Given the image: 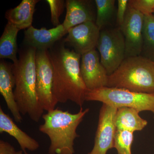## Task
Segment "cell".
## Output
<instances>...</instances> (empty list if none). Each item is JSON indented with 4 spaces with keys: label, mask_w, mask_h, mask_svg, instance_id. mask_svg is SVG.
<instances>
[{
    "label": "cell",
    "mask_w": 154,
    "mask_h": 154,
    "mask_svg": "<svg viewBox=\"0 0 154 154\" xmlns=\"http://www.w3.org/2000/svg\"><path fill=\"white\" fill-rule=\"evenodd\" d=\"M85 101H97L119 108H134L140 112L149 111L154 114V94L137 93L121 88L105 87L88 90Z\"/></svg>",
    "instance_id": "cell-5"
},
{
    "label": "cell",
    "mask_w": 154,
    "mask_h": 154,
    "mask_svg": "<svg viewBox=\"0 0 154 154\" xmlns=\"http://www.w3.org/2000/svg\"><path fill=\"white\" fill-rule=\"evenodd\" d=\"M18 152L8 143L0 140V154H17Z\"/></svg>",
    "instance_id": "cell-25"
},
{
    "label": "cell",
    "mask_w": 154,
    "mask_h": 154,
    "mask_svg": "<svg viewBox=\"0 0 154 154\" xmlns=\"http://www.w3.org/2000/svg\"><path fill=\"white\" fill-rule=\"evenodd\" d=\"M128 5L144 15L154 13V0H130Z\"/></svg>",
    "instance_id": "cell-23"
},
{
    "label": "cell",
    "mask_w": 154,
    "mask_h": 154,
    "mask_svg": "<svg viewBox=\"0 0 154 154\" xmlns=\"http://www.w3.org/2000/svg\"><path fill=\"white\" fill-rule=\"evenodd\" d=\"M118 8L116 14V20L119 27L123 23L125 18L128 8V0H118Z\"/></svg>",
    "instance_id": "cell-24"
},
{
    "label": "cell",
    "mask_w": 154,
    "mask_h": 154,
    "mask_svg": "<svg viewBox=\"0 0 154 154\" xmlns=\"http://www.w3.org/2000/svg\"><path fill=\"white\" fill-rule=\"evenodd\" d=\"M133 133L127 131L116 130L114 148L118 154H132L131 147L133 142Z\"/></svg>",
    "instance_id": "cell-21"
},
{
    "label": "cell",
    "mask_w": 154,
    "mask_h": 154,
    "mask_svg": "<svg viewBox=\"0 0 154 154\" xmlns=\"http://www.w3.org/2000/svg\"><path fill=\"white\" fill-rule=\"evenodd\" d=\"M36 51L35 48L26 46L20 51L18 61L12 65V69L15 80L14 97L19 111L38 122L45 110L37 96Z\"/></svg>",
    "instance_id": "cell-2"
},
{
    "label": "cell",
    "mask_w": 154,
    "mask_h": 154,
    "mask_svg": "<svg viewBox=\"0 0 154 154\" xmlns=\"http://www.w3.org/2000/svg\"><path fill=\"white\" fill-rule=\"evenodd\" d=\"M65 19L62 24L68 30L73 27L88 22H95L96 17L91 2L84 0H67Z\"/></svg>",
    "instance_id": "cell-13"
},
{
    "label": "cell",
    "mask_w": 154,
    "mask_h": 154,
    "mask_svg": "<svg viewBox=\"0 0 154 154\" xmlns=\"http://www.w3.org/2000/svg\"><path fill=\"white\" fill-rule=\"evenodd\" d=\"M107 87L154 94V62L140 55L126 58L108 76Z\"/></svg>",
    "instance_id": "cell-4"
},
{
    "label": "cell",
    "mask_w": 154,
    "mask_h": 154,
    "mask_svg": "<svg viewBox=\"0 0 154 154\" xmlns=\"http://www.w3.org/2000/svg\"></svg>",
    "instance_id": "cell-27"
},
{
    "label": "cell",
    "mask_w": 154,
    "mask_h": 154,
    "mask_svg": "<svg viewBox=\"0 0 154 154\" xmlns=\"http://www.w3.org/2000/svg\"><path fill=\"white\" fill-rule=\"evenodd\" d=\"M80 69L88 90L107 87L108 75L101 63L99 54L96 49L82 55Z\"/></svg>",
    "instance_id": "cell-11"
},
{
    "label": "cell",
    "mask_w": 154,
    "mask_h": 154,
    "mask_svg": "<svg viewBox=\"0 0 154 154\" xmlns=\"http://www.w3.org/2000/svg\"><path fill=\"white\" fill-rule=\"evenodd\" d=\"M38 0H23L16 8L7 11L6 19L19 30L32 26L33 16Z\"/></svg>",
    "instance_id": "cell-16"
},
{
    "label": "cell",
    "mask_w": 154,
    "mask_h": 154,
    "mask_svg": "<svg viewBox=\"0 0 154 154\" xmlns=\"http://www.w3.org/2000/svg\"><path fill=\"white\" fill-rule=\"evenodd\" d=\"M97 48L101 63L110 75L125 59L124 37L119 27L101 30Z\"/></svg>",
    "instance_id": "cell-6"
},
{
    "label": "cell",
    "mask_w": 154,
    "mask_h": 154,
    "mask_svg": "<svg viewBox=\"0 0 154 154\" xmlns=\"http://www.w3.org/2000/svg\"><path fill=\"white\" fill-rule=\"evenodd\" d=\"M17 154H24V152L22 151V150L19 151H18V153Z\"/></svg>",
    "instance_id": "cell-26"
},
{
    "label": "cell",
    "mask_w": 154,
    "mask_h": 154,
    "mask_svg": "<svg viewBox=\"0 0 154 154\" xmlns=\"http://www.w3.org/2000/svg\"><path fill=\"white\" fill-rule=\"evenodd\" d=\"M118 108L103 104L99 112V122L93 149L88 154H106L114 148L116 128L115 117Z\"/></svg>",
    "instance_id": "cell-9"
},
{
    "label": "cell",
    "mask_w": 154,
    "mask_h": 154,
    "mask_svg": "<svg viewBox=\"0 0 154 154\" xmlns=\"http://www.w3.org/2000/svg\"><path fill=\"white\" fill-rule=\"evenodd\" d=\"M51 10V23L57 27L60 25L59 18L66 7V2L63 0H47Z\"/></svg>",
    "instance_id": "cell-22"
},
{
    "label": "cell",
    "mask_w": 154,
    "mask_h": 154,
    "mask_svg": "<svg viewBox=\"0 0 154 154\" xmlns=\"http://www.w3.org/2000/svg\"><path fill=\"white\" fill-rule=\"evenodd\" d=\"M67 33L62 24L49 29L32 26L25 30L24 41L26 46L36 50H48Z\"/></svg>",
    "instance_id": "cell-12"
},
{
    "label": "cell",
    "mask_w": 154,
    "mask_h": 154,
    "mask_svg": "<svg viewBox=\"0 0 154 154\" xmlns=\"http://www.w3.org/2000/svg\"><path fill=\"white\" fill-rule=\"evenodd\" d=\"M14 25L8 22L0 38V58L10 59L14 63L18 60L17 57V34L19 31Z\"/></svg>",
    "instance_id": "cell-18"
},
{
    "label": "cell",
    "mask_w": 154,
    "mask_h": 154,
    "mask_svg": "<svg viewBox=\"0 0 154 154\" xmlns=\"http://www.w3.org/2000/svg\"><path fill=\"white\" fill-rule=\"evenodd\" d=\"M139 113L138 110L130 107L118 108L115 117L116 130L133 133L142 130L146 126L148 122L140 117Z\"/></svg>",
    "instance_id": "cell-17"
},
{
    "label": "cell",
    "mask_w": 154,
    "mask_h": 154,
    "mask_svg": "<svg viewBox=\"0 0 154 154\" xmlns=\"http://www.w3.org/2000/svg\"><path fill=\"white\" fill-rule=\"evenodd\" d=\"M140 56L154 62V16L144 15Z\"/></svg>",
    "instance_id": "cell-19"
},
{
    "label": "cell",
    "mask_w": 154,
    "mask_h": 154,
    "mask_svg": "<svg viewBox=\"0 0 154 154\" xmlns=\"http://www.w3.org/2000/svg\"><path fill=\"white\" fill-rule=\"evenodd\" d=\"M96 7V23L100 30L110 22L115 8L114 0H95Z\"/></svg>",
    "instance_id": "cell-20"
},
{
    "label": "cell",
    "mask_w": 154,
    "mask_h": 154,
    "mask_svg": "<svg viewBox=\"0 0 154 154\" xmlns=\"http://www.w3.org/2000/svg\"><path fill=\"white\" fill-rule=\"evenodd\" d=\"M36 90L38 101L43 110L48 112L55 109L53 95V68L48 50H36Z\"/></svg>",
    "instance_id": "cell-7"
},
{
    "label": "cell",
    "mask_w": 154,
    "mask_h": 154,
    "mask_svg": "<svg viewBox=\"0 0 154 154\" xmlns=\"http://www.w3.org/2000/svg\"><path fill=\"white\" fill-rule=\"evenodd\" d=\"M0 133H6L13 137L18 142L24 154L26 150L35 151L39 147L38 142L17 126L13 119L0 107Z\"/></svg>",
    "instance_id": "cell-15"
},
{
    "label": "cell",
    "mask_w": 154,
    "mask_h": 154,
    "mask_svg": "<svg viewBox=\"0 0 154 154\" xmlns=\"http://www.w3.org/2000/svg\"><path fill=\"white\" fill-rule=\"evenodd\" d=\"M15 80L12 65L4 60L0 63V92L16 122H22V117L14 97Z\"/></svg>",
    "instance_id": "cell-14"
},
{
    "label": "cell",
    "mask_w": 154,
    "mask_h": 154,
    "mask_svg": "<svg viewBox=\"0 0 154 154\" xmlns=\"http://www.w3.org/2000/svg\"><path fill=\"white\" fill-rule=\"evenodd\" d=\"M144 15L128 5L123 23L120 26L124 37L125 58L141 55Z\"/></svg>",
    "instance_id": "cell-8"
},
{
    "label": "cell",
    "mask_w": 154,
    "mask_h": 154,
    "mask_svg": "<svg viewBox=\"0 0 154 154\" xmlns=\"http://www.w3.org/2000/svg\"><path fill=\"white\" fill-rule=\"evenodd\" d=\"M100 31L95 22H85L69 29L63 41L82 56L96 49Z\"/></svg>",
    "instance_id": "cell-10"
},
{
    "label": "cell",
    "mask_w": 154,
    "mask_h": 154,
    "mask_svg": "<svg viewBox=\"0 0 154 154\" xmlns=\"http://www.w3.org/2000/svg\"><path fill=\"white\" fill-rule=\"evenodd\" d=\"M53 68L52 92L56 105L70 101L82 107L88 91L81 74V56L63 42L48 50Z\"/></svg>",
    "instance_id": "cell-1"
},
{
    "label": "cell",
    "mask_w": 154,
    "mask_h": 154,
    "mask_svg": "<svg viewBox=\"0 0 154 154\" xmlns=\"http://www.w3.org/2000/svg\"><path fill=\"white\" fill-rule=\"evenodd\" d=\"M89 111V108L81 107L78 113L73 114L57 108L42 115L44 123L38 129L49 137L48 154L75 153V140L79 136L77 128Z\"/></svg>",
    "instance_id": "cell-3"
}]
</instances>
